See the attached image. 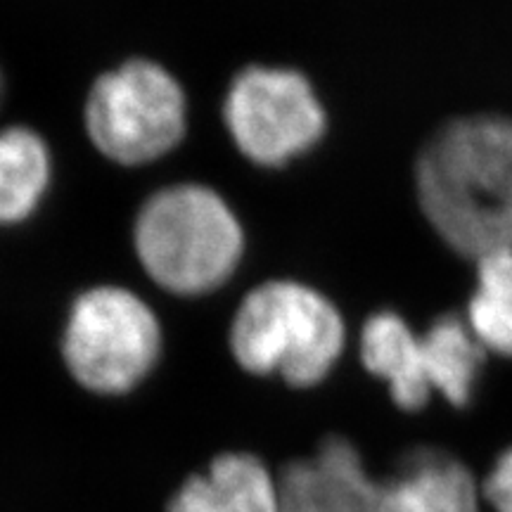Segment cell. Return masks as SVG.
I'll list each match as a JSON object with an SVG mask.
<instances>
[{"label":"cell","instance_id":"cell-1","mask_svg":"<svg viewBox=\"0 0 512 512\" xmlns=\"http://www.w3.org/2000/svg\"><path fill=\"white\" fill-rule=\"evenodd\" d=\"M418 209L467 261L512 254V117L460 114L434 128L413 166Z\"/></svg>","mask_w":512,"mask_h":512},{"label":"cell","instance_id":"cell-2","mask_svg":"<svg viewBox=\"0 0 512 512\" xmlns=\"http://www.w3.org/2000/svg\"><path fill=\"white\" fill-rule=\"evenodd\" d=\"M228 342L245 373L313 389L330 380L347 354L349 323L323 290L278 278L245 294Z\"/></svg>","mask_w":512,"mask_h":512},{"label":"cell","instance_id":"cell-3","mask_svg":"<svg viewBox=\"0 0 512 512\" xmlns=\"http://www.w3.org/2000/svg\"><path fill=\"white\" fill-rule=\"evenodd\" d=\"M133 240L145 273L181 297L219 290L245 256L238 214L219 192L195 183L155 192L140 209Z\"/></svg>","mask_w":512,"mask_h":512},{"label":"cell","instance_id":"cell-4","mask_svg":"<svg viewBox=\"0 0 512 512\" xmlns=\"http://www.w3.org/2000/svg\"><path fill=\"white\" fill-rule=\"evenodd\" d=\"M223 121L242 157L261 169H283L323 143L330 114L304 72L249 64L230 81Z\"/></svg>","mask_w":512,"mask_h":512},{"label":"cell","instance_id":"cell-5","mask_svg":"<svg viewBox=\"0 0 512 512\" xmlns=\"http://www.w3.org/2000/svg\"><path fill=\"white\" fill-rule=\"evenodd\" d=\"M159 351L162 328L157 316L126 287H93L69 309L62 356L74 380L88 392H131L152 373Z\"/></svg>","mask_w":512,"mask_h":512},{"label":"cell","instance_id":"cell-6","mask_svg":"<svg viewBox=\"0 0 512 512\" xmlns=\"http://www.w3.org/2000/svg\"><path fill=\"white\" fill-rule=\"evenodd\" d=\"M83 117L102 155L121 166H143L181 143L188 100L162 64L128 60L93 83Z\"/></svg>","mask_w":512,"mask_h":512},{"label":"cell","instance_id":"cell-7","mask_svg":"<svg viewBox=\"0 0 512 512\" xmlns=\"http://www.w3.org/2000/svg\"><path fill=\"white\" fill-rule=\"evenodd\" d=\"M283 512H384V479L375 477L347 437H325L278 475Z\"/></svg>","mask_w":512,"mask_h":512},{"label":"cell","instance_id":"cell-8","mask_svg":"<svg viewBox=\"0 0 512 512\" xmlns=\"http://www.w3.org/2000/svg\"><path fill=\"white\" fill-rule=\"evenodd\" d=\"M363 370L384 384L403 413H420L434 394L427 380L422 332L396 309H377L361 323L356 339Z\"/></svg>","mask_w":512,"mask_h":512},{"label":"cell","instance_id":"cell-9","mask_svg":"<svg viewBox=\"0 0 512 512\" xmlns=\"http://www.w3.org/2000/svg\"><path fill=\"white\" fill-rule=\"evenodd\" d=\"M384 479V512H484L479 479L456 453L418 446Z\"/></svg>","mask_w":512,"mask_h":512},{"label":"cell","instance_id":"cell-10","mask_svg":"<svg viewBox=\"0 0 512 512\" xmlns=\"http://www.w3.org/2000/svg\"><path fill=\"white\" fill-rule=\"evenodd\" d=\"M164 512H283L278 475L256 453L226 451L176 486Z\"/></svg>","mask_w":512,"mask_h":512},{"label":"cell","instance_id":"cell-11","mask_svg":"<svg viewBox=\"0 0 512 512\" xmlns=\"http://www.w3.org/2000/svg\"><path fill=\"white\" fill-rule=\"evenodd\" d=\"M427 380L434 399L463 411L475 401L489 354L472 335L463 313H441L422 328Z\"/></svg>","mask_w":512,"mask_h":512},{"label":"cell","instance_id":"cell-12","mask_svg":"<svg viewBox=\"0 0 512 512\" xmlns=\"http://www.w3.org/2000/svg\"><path fill=\"white\" fill-rule=\"evenodd\" d=\"M50 174V150L38 133L22 126L0 131V226H15L34 214Z\"/></svg>","mask_w":512,"mask_h":512},{"label":"cell","instance_id":"cell-13","mask_svg":"<svg viewBox=\"0 0 512 512\" xmlns=\"http://www.w3.org/2000/svg\"><path fill=\"white\" fill-rule=\"evenodd\" d=\"M475 283L463 313L486 354L512 361V254L475 261Z\"/></svg>","mask_w":512,"mask_h":512},{"label":"cell","instance_id":"cell-14","mask_svg":"<svg viewBox=\"0 0 512 512\" xmlns=\"http://www.w3.org/2000/svg\"><path fill=\"white\" fill-rule=\"evenodd\" d=\"M484 508L494 512H512V446L503 448L494 458L486 475L479 479Z\"/></svg>","mask_w":512,"mask_h":512},{"label":"cell","instance_id":"cell-15","mask_svg":"<svg viewBox=\"0 0 512 512\" xmlns=\"http://www.w3.org/2000/svg\"><path fill=\"white\" fill-rule=\"evenodd\" d=\"M0 102H3V74H0Z\"/></svg>","mask_w":512,"mask_h":512}]
</instances>
